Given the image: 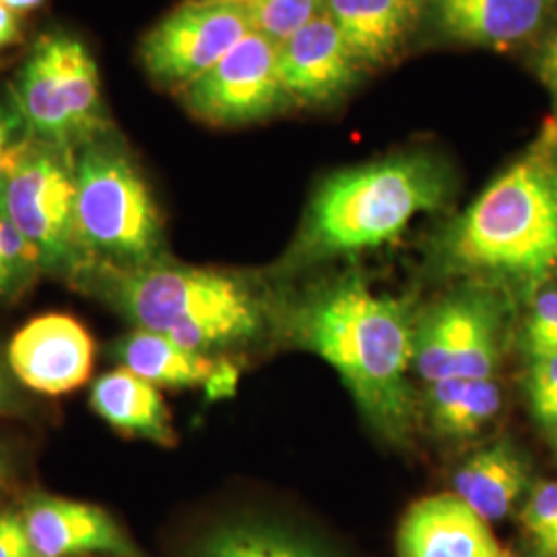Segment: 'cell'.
Masks as SVG:
<instances>
[{"instance_id":"obj_1","label":"cell","mask_w":557,"mask_h":557,"mask_svg":"<svg viewBox=\"0 0 557 557\" xmlns=\"http://www.w3.org/2000/svg\"><path fill=\"white\" fill-rule=\"evenodd\" d=\"M448 275L535 296L557 281V119L440 232Z\"/></svg>"},{"instance_id":"obj_2","label":"cell","mask_w":557,"mask_h":557,"mask_svg":"<svg viewBox=\"0 0 557 557\" xmlns=\"http://www.w3.org/2000/svg\"><path fill=\"white\" fill-rule=\"evenodd\" d=\"M304 349L324 359L382 436L403 442L411 432L416 319L403 299L343 277L312 292L292 314Z\"/></svg>"},{"instance_id":"obj_3","label":"cell","mask_w":557,"mask_h":557,"mask_svg":"<svg viewBox=\"0 0 557 557\" xmlns=\"http://www.w3.org/2000/svg\"><path fill=\"white\" fill-rule=\"evenodd\" d=\"M450 193L448 165L428 151L335 172L310 200L285 264L301 269L391 244L418 215L442 209Z\"/></svg>"},{"instance_id":"obj_4","label":"cell","mask_w":557,"mask_h":557,"mask_svg":"<svg viewBox=\"0 0 557 557\" xmlns=\"http://www.w3.org/2000/svg\"><path fill=\"white\" fill-rule=\"evenodd\" d=\"M122 312L143 331L209 351L255 337L259 299L239 278L193 267H137L116 281Z\"/></svg>"},{"instance_id":"obj_5","label":"cell","mask_w":557,"mask_h":557,"mask_svg":"<svg viewBox=\"0 0 557 557\" xmlns=\"http://www.w3.org/2000/svg\"><path fill=\"white\" fill-rule=\"evenodd\" d=\"M75 220L81 246L124 264L158 255L161 218L135 163L114 145H89L75 163Z\"/></svg>"},{"instance_id":"obj_6","label":"cell","mask_w":557,"mask_h":557,"mask_svg":"<svg viewBox=\"0 0 557 557\" xmlns=\"http://www.w3.org/2000/svg\"><path fill=\"white\" fill-rule=\"evenodd\" d=\"M502 351V310L490 287H462L416 320L419 379H494Z\"/></svg>"},{"instance_id":"obj_7","label":"cell","mask_w":557,"mask_h":557,"mask_svg":"<svg viewBox=\"0 0 557 557\" xmlns=\"http://www.w3.org/2000/svg\"><path fill=\"white\" fill-rule=\"evenodd\" d=\"M0 209L40 252L41 267H69L83 248L75 220V165L62 147L29 145L2 188Z\"/></svg>"},{"instance_id":"obj_8","label":"cell","mask_w":557,"mask_h":557,"mask_svg":"<svg viewBox=\"0 0 557 557\" xmlns=\"http://www.w3.org/2000/svg\"><path fill=\"white\" fill-rule=\"evenodd\" d=\"M252 34L242 0H186L151 27L140 44L145 71L172 87H186Z\"/></svg>"},{"instance_id":"obj_9","label":"cell","mask_w":557,"mask_h":557,"mask_svg":"<svg viewBox=\"0 0 557 557\" xmlns=\"http://www.w3.org/2000/svg\"><path fill=\"white\" fill-rule=\"evenodd\" d=\"M184 106L202 122L238 126L264 119L285 101L278 44L248 34L199 79L182 87Z\"/></svg>"},{"instance_id":"obj_10","label":"cell","mask_w":557,"mask_h":557,"mask_svg":"<svg viewBox=\"0 0 557 557\" xmlns=\"http://www.w3.org/2000/svg\"><path fill=\"white\" fill-rule=\"evenodd\" d=\"M7 356L13 374L27 388L57 397L89 380L96 343L79 320L41 314L15 333Z\"/></svg>"},{"instance_id":"obj_11","label":"cell","mask_w":557,"mask_h":557,"mask_svg":"<svg viewBox=\"0 0 557 557\" xmlns=\"http://www.w3.org/2000/svg\"><path fill=\"white\" fill-rule=\"evenodd\" d=\"M359 71L358 60L326 13L278 44V75L287 101H333L354 85Z\"/></svg>"},{"instance_id":"obj_12","label":"cell","mask_w":557,"mask_h":557,"mask_svg":"<svg viewBox=\"0 0 557 557\" xmlns=\"http://www.w3.org/2000/svg\"><path fill=\"white\" fill-rule=\"evenodd\" d=\"M425 15L448 40L508 50L552 27L557 0H425Z\"/></svg>"},{"instance_id":"obj_13","label":"cell","mask_w":557,"mask_h":557,"mask_svg":"<svg viewBox=\"0 0 557 557\" xmlns=\"http://www.w3.org/2000/svg\"><path fill=\"white\" fill-rule=\"evenodd\" d=\"M398 557H499L490 522L455 494L416 502L400 520Z\"/></svg>"},{"instance_id":"obj_14","label":"cell","mask_w":557,"mask_h":557,"mask_svg":"<svg viewBox=\"0 0 557 557\" xmlns=\"http://www.w3.org/2000/svg\"><path fill=\"white\" fill-rule=\"evenodd\" d=\"M23 522L27 537L40 557L133 554V545L114 518L91 504L60 498L36 499L25 510Z\"/></svg>"},{"instance_id":"obj_15","label":"cell","mask_w":557,"mask_h":557,"mask_svg":"<svg viewBox=\"0 0 557 557\" xmlns=\"http://www.w3.org/2000/svg\"><path fill=\"white\" fill-rule=\"evenodd\" d=\"M326 15L361 69L380 66L405 46L425 0H329Z\"/></svg>"},{"instance_id":"obj_16","label":"cell","mask_w":557,"mask_h":557,"mask_svg":"<svg viewBox=\"0 0 557 557\" xmlns=\"http://www.w3.org/2000/svg\"><path fill=\"white\" fill-rule=\"evenodd\" d=\"M122 368L135 372L153 386L197 388L205 386L220 395L234 384V372L200 351L186 349L160 333L137 329L116 345Z\"/></svg>"},{"instance_id":"obj_17","label":"cell","mask_w":557,"mask_h":557,"mask_svg":"<svg viewBox=\"0 0 557 557\" xmlns=\"http://www.w3.org/2000/svg\"><path fill=\"white\" fill-rule=\"evenodd\" d=\"M455 496L475 515L494 522L512 512L529 490V465L510 442H496L458 467Z\"/></svg>"},{"instance_id":"obj_18","label":"cell","mask_w":557,"mask_h":557,"mask_svg":"<svg viewBox=\"0 0 557 557\" xmlns=\"http://www.w3.org/2000/svg\"><path fill=\"white\" fill-rule=\"evenodd\" d=\"M91 407L106 423L128 436L174 444V428L158 386L119 368L103 374L91 388Z\"/></svg>"},{"instance_id":"obj_19","label":"cell","mask_w":557,"mask_h":557,"mask_svg":"<svg viewBox=\"0 0 557 557\" xmlns=\"http://www.w3.org/2000/svg\"><path fill=\"white\" fill-rule=\"evenodd\" d=\"M17 114L44 143L69 147L81 143L79 133L60 89L52 38L44 36L25 60L17 77Z\"/></svg>"},{"instance_id":"obj_20","label":"cell","mask_w":557,"mask_h":557,"mask_svg":"<svg viewBox=\"0 0 557 557\" xmlns=\"http://www.w3.org/2000/svg\"><path fill=\"white\" fill-rule=\"evenodd\" d=\"M504 395L496 379H446L428 384L425 413L446 438H467L492 423Z\"/></svg>"},{"instance_id":"obj_21","label":"cell","mask_w":557,"mask_h":557,"mask_svg":"<svg viewBox=\"0 0 557 557\" xmlns=\"http://www.w3.org/2000/svg\"><path fill=\"white\" fill-rule=\"evenodd\" d=\"M52 38L54 62L62 98L75 122L81 140H89L101 128V83L98 64L77 38L57 34Z\"/></svg>"},{"instance_id":"obj_22","label":"cell","mask_w":557,"mask_h":557,"mask_svg":"<svg viewBox=\"0 0 557 557\" xmlns=\"http://www.w3.org/2000/svg\"><path fill=\"white\" fill-rule=\"evenodd\" d=\"M197 557H326L298 535L262 524H232L200 545Z\"/></svg>"},{"instance_id":"obj_23","label":"cell","mask_w":557,"mask_h":557,"mask_svg":"<svg viewBox=\"0 0 557 557\" xmlns=\"http://www.w3.org/2000/svg\"><path fill=\"white\" fill-rule=\"evenodd\" d=\"M252 32L281 44L326 13L329 0H242Z\"/></svg>"},{"instance_id":"obj_24","label":"cell","mask_w":557,"mask_h":557,"mask_svg":"<svg viewBox=\"0 0 557 557\" xmlns=\"http://www.w3.org/2000/svg\"><path fill=\"white\" fill-rule=\"evenodd\" d=\"M40 267V252L0 209V294L20 292Z\"/></svg>"},{"instance_id":"obj_25","label":"cell","mask_w":557,"mask_h":557,"mask_svg":"<svg viewBox=\"0 0 557 557\" xmlns=\"http://www.w3.org/2000/svg\"><path fill=\"white\" fill-rule=\"evenodd\" d=\"M520 522L539 557H557V481H541L529 492Z\"/></svg>"},{"instance_id":"obj_26","label":"cell","mask_w":557,"mask_h":557,"mask_svg":"<svg viewBox=\"0 0 557 557\" xmlns=\"http://www.w3.org/2000/svg\"><path fill=\"white\" fill-rule=\"evenodd\" d=\"M524 351L533 359L557 354V287L549 285L533 296L529 319L522 329Z\"/></svg>"},{"instance_id":"obj_27","label":"cell","mask_w":557,"mask_h":557,"mask_svg":"<svg viewBox=\"0 0 557 557\" xmlns=\"http://www.w3.org/2000/svg\"><path fill=\"white\" fill-rule=\"evenodd\" d=\"M17 116L0 106V195L13 170L17 168L21 158L29 149V140L17 137Z\"/></svg>"},{"instance_id":"obj_28","label":"cell","mask_w":557,"mask_h":557,"mask_svg":"<svg viewBox=\"0 0 557 557\" xmlns=\"http://www.w3.org/2000/svg\"><path fill=\"white\" fill-rule=\"evenodd\" d=\"M0 557H40L27 537L23 517H0Z\"/></svg>"},{"instance_id":"obj_29","label":"cell","mask_w":557,"mask_h":557,"mask_svg":"<svg viewBox=\"0 0 557 557\" xmlns=\"http://www.w3.org/2000/svg\"><path fill=\"white\" fill-rule=\"evenodd\" d=\"M529 395L533 405L557 397V354L533 359L529 376Z\"/></svg>"},{"instance_id":"obj_30","label":"cell","mask_w":557,"mask_h":557,"mask_svg":"<svg viewBox=\"0 0 557 557\" xmlns=\"http://www.w3.org/2000/svg\"><path fill=\"white\" fill-rule=\"evenodd\" d=\"M537 71L557 103V21L552 23L539 46Z\"/></svg>"},{"instance_id":"obj_31","label":"cell","mask_w":557,"mask_h":557,"mask_svg":"<svg viewBox=\"0 0 557 557\" xmlns=\"http://www.w3.org/2000/svg\"><path fill=\"white\" fill-rule=\"evenodd\" d=\"M23 27H21V15L11 11L0 2V50L13 46L21 40Z\"/></svg>"},{"instance_id":"obj_32","label":"cell","mask_w":557,"mask_h":557,"mask_svg":"<svg viewBox=\"0 0 557 557\" xmlns=\"http://www.w3.org/2000/svg\"><path fill=\"white\" fill-rule=\"evenodd\" d=\"M533 411L537 419H541L545 425L556 428L557 430V397L547 398L533 405Z\"/></svg>"},{"instance_id":"obj_33","label":"cell","mask_w":557,"mask_h":557,"mask_svg":"<svg viewBox=\"0 0 557 557\" xmlns=\"http://www.w3.org/2000/svg\"><path fill=\"white\" fill-rule=\"evenodd\" d=\"M15 405V397H13V391L9 386V380L4 376L2 368H0V413L4 411H11Z\"/></svg>"},{"instance_id":"obj_34","label":"cell","mask_w":557,"mask_h":557,"mask_svg":"<svg viewBox=\"0 0 557 557\" xmlns=\"http://www.w3.org/2000/svg\"><path fill=\"white\" fill-rule=\"evenodd\" d=\"M4 7H9L11 11H15L17 15H25L34 9H38L44 0H0Z\"/></svg>"},{"instance_id":"obj_35","label":"cell","mask_w":557,"mask_h":557,"mask_svg":"<svg viewBox=\"0 0 557 557\" xmlns=\"http://www.w3.org/2000/svg\"><path fill=\"white\" fill-rule=\"evenodd\" d=\"M7 475H9V462H7V458H4V455L0 453V487L4 485V481H7Z\"/></svg>"},{"instance_id":"obj_36","label":"cell","mask_w":557,"mask_h":557,"mask_svg":"<svg viewBox=\"0 0 557 557\" xmlns=\"http://www.w3.org/2000/svg\"><path fill=\"white\" fill-rule=\"evenodd\" d=\"M499 557H520V556H515V554H510V552H504V554H502V556Z\"/></svg>"}]
</instances>
